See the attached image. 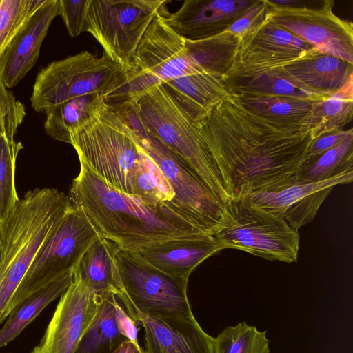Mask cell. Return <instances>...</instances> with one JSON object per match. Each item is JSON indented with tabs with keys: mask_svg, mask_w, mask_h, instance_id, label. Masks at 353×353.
<instances>
[{
	"mask_svg": "<svg viewBox=\"0 0 353 353\" xmlns=\"http://www.w3.org/2000/svg\"><path fill=\"white\" fill-rule=\"evenodd\" d=\"M199 127L230 199L295 183L314 140L309 127L265 119L232 94Z\"/></svg>",
	"mask_w": 353,
	"mask_h": 353,
	"instance_id": "obj_1",
	"label": "cell"
},
{
	"mask_svg": "<svg viewBox=\"0 0 353 353\" xmlns=\"http://www.w3.org/2000/svg\"><path fill=\"white\" fill-rule=\"evenodd\" d=\"M79 163L70 187V204L119 248L137 252L161 241L205 234L170 206L147 205L113 188Z\"/></svg>",
	"mask_w": 353,
	"mask_h": 353,
	"instance_id": "obj_2",
	"label": "cell"
},
{
	"mask_svg": "<svg viewBox=\"0 0 353 353\" xmlns=\"http://www.w3.org/2000/svg\"><path fill=\"white\" fill-rule=\"evenodd\" d=\"M70 140L79 161L113 188L151 205L169 199L168 182L109 107L92 122L72 132Z\"/></svg>",
	"mask_w": 353,
	"mask_h": 353,
	"instance_id": "obj_3",
	"label": "cell"
},
{
	"mask_svg": "<svg viewBox=\"0 0 353 353\" xmlns=\"http://www.w3.org/2000/svg\"><path fill=\"white\" fill-rule=\"evenodd\" d=\"M71 207L55 188H35L19 199L1 222L0 325L12 310L14 294L37 251Z\"/></svg>",
	"mask_w": 353,
	"mask_h": 353,
	"instance_id": "obj_4",
	"label": "cell"
},
{
	"mask_svg": "<svg viewBox=\"0 0 353 353\" xmlns=\"http://www.w3.org/2000/svg\"><path fill=\"white\" fill-rule=\"evenodd\" d=\"M134 110L153 137L184 159L214 196L224 205L230 199L218 167L199 125L170 96L155 85L133 101Z\"/></svg>",
	"mask_w": 353,
	"mask_h": 353,
	"instance_id": "obj_5",
	"label": "cell"
},
{
	"mask_svg": "<svg viewBox=\"0 0 353 353\" xmlns=\"http://www.w3.org/2000/svg\"><path fill=\"white\" fill-rule=\"evenodd\" d=\"M110 109L130 129L135 141L168 181L174 192L172 203L178 212L205 234L214 235L223 222L225 205L184 159L147 131L132 103Z\"/></svg>",
	"mask_w": 353,
	"mask_h": 353,
	"instance_id": "obj_6",
	"label": "cell"
},
{
	"mask_svg": "<svg viewBox=\"0 0 353 353\" xmlns=\"http://www.w3.org/2000/svg\"><path fill=\"white\" fill-rule=\"evenodd\" d=\"M161 11L142 37L132 68L122 72L114 88L103 95L109 108L133 101L155 85L206 72L190 55L185 39L165 23Z\"/></svg>",
	"mask_w": 353,
	"mask_h": 353,
	"instance_id": "obj_7",
	"label": "cell"
},
{
	"mask_svg": "<svg viewBox=\"0 0 353 353\" xmlns=\"http://www.w3.org/2000/svg\"><path fill=\"white\" fill-rule=\"evenodd\" d=\"M223 250L238 249L270 261H297L300 236L281 216L245 199L225 204L222 224L214 233Z\"/></svg>",
	"mask_w": 353,
	"mask_h": 353,
	"instance_id": "obj_8",
	"label": "cell"
},
{
	"mask_svg": "<svg viewBox=\"0 0 353 353\" xmlns=\"http://www.w3.org/2000/svg\"><path fill=\"white\" fill-rule=\"evenodd\" d=\"M121 302L152 319L194 318L187 295V281L171 276L144 261L136 252L114 253Z\"/></svg>",
	"mask_w": 353,
	"mask_h": 353,
	"instance_id": "obj_9",
	"label": "cell"
},
{
	"mask_svg": "<svg viewBox=\"0 0 353 353\" xmlns=\"http://www.w3.org/2000/svg\"><path fill=\"white\" fill-rule=\"evenodd\" d=\"M121 73V69L104 53L97 57L85 50L52 61L37 75L31 106L36 112L46 114L73 98L103 96L113 88Z\"/></svg>",
	"mask_w": 353,
	"mask_h": 353,
	"instance_id": "obj_10",
	"label": "cell"
},
{
	"mask_svg": "<svg viewBox=\"0 0 353 353\" xmlns=\"http://www.w3.org/2000/svg\"><path fill=\"white\" fill-rule=\"evenodd\" d=\"M168 1L165 0H90L85 32L123 72L133 66L139 44Z\"/></svg>",
	"mask_w": 353,
	"mask_h": 353,
	"instance_id": "obj_11",
	"label": "cell"
},
{
	"mask_svg": "<svg viewBox=\"0 0 353 353\" xmlns=\"http://www.w3.org/2000/svg\"><path fill=\"white\" fill-rule=\"evenodd\" d=\"M96 228L72 205L37 251L12 303L24 298L63 274L73 271L81 256L99 236Z\"/></svg>",
	"mask_w": 353,
	"mask_h": 353,
	"instance_id": "obj_12",
	"label": "cell"
},
{
	"mask_svg": "<svg viewBox=\"0 0 353 353\" xmlns=\"http://www.w3.org/2000/svg\"><path fill=\"white\" fill-rule=\"evenodd\" d=\"M268 18L275 25L307 41L319 52L353 64V26L333 12L334 1L323 0L305 8L270 5Z\"/></svg>",
	"mask_w": 353,
	"mask_h": 353,
	"instance_id": "obj_13",
	"label": "cell"
},
{
	"mask_svg": "<svg viewBox=\"0 0 353 353\" xmlns=\"http://www.w3.org/2000/svg\"><path fill=\"white\" fill-rule=\"evenodd\" d=\"M60 297L45 334L30 353H74L101 301L74 275Z\"/></svg>",
	"mask_w": 353,
	"mask_h": 353,
	"instance_id": "obj_14",
	"label": "cell"
},
{
	"mask_svg": "<svg viewBox=\"0 0 353 353\" xmlns=\"http://www.w3.org/2000/svg\"><path fill=\"white\" fill-rule=\"evenodd\" d=\"M353 171H348L319 182H295L266 192L250 194L244 198L251 205L278 215L293 229L310 223L334 186L352 182Z\"/></svg>",
	"mask_w": 353,
	"mask_h": 353,
	"instance_id": "obj_15",
	"label": "cell"
},
{
	"mask_svg": "<svg viewBox=\"0 0 353 353\" xmlns=\"http://www.w3.org/2000/svg\"><path fill=\"white\" fill-rule=\"evenodd\" d=\"M314 47L275 25L268 18L255 31L241 40L235 61L224 76L284 67Z\"/></svg>",
	"mask_w": 353,
	"mask_h": 353,
	"instance_id": "obj_16",
	"label": "cell"
},
{
	"mask_svg": "<svg viewBox=\"0 0 353 353\" xmlns=\"http://www.w3.org/2000/svg\"><path fill=\"white\" fill-rule=\"evenodd\" d=\"M256 0H185L174 13L164 6L161 14L178 34L190 41L227 30Z\"/></svg>",
	"mask_w": 353,
	"mask_h": 353,
	"instance_id": "obj_17",
	"label": "cell"
},
{
	"mask_svg": "<svg viewBox=\"0 0 353 353\" xmlns=\"http://www.w3.org/2000/svg\"><path fill=\"white\" fill-rule=\"evenodd\" d=\"M122 303L144 329L145 353H214V337L203 331L194 317L152 319Z\"/></svg>",
	"mask_w": 353,
	"mask_h": 353,
	"instance_id": "obj_18",
	"label": "cell"
},
{
	"mask_svg": "<svg viewBox=\"0 0 353 353\" xmlns=\"http://www.w3.org/2000/svg\"><path fill=\"white\" fill-rule=\"evenodd\" d=\"M59 15V0H45L13 37L0 57V80L7 88L15 86L35 65L50 24Z\"/></svg>",
	"mask_w": 353,
	"mask_h": 353,
	"instance_id": "obj_19",
	"label": "cell"
},
{
	"mask_svg": "<svg viewBox=\"0 0 353 353\" xmlns=\"http://www.w3.org/2000/svg\"><path fill=\"white\" fill-rule=\"evenodd\" d=\"M223 248L212 234H197L161 241L136 252L164 273L188 281L192 272Z\"/></svg>",
	"mask_w": 353,
	"mask_h": 353,
	"instance_id": "obj_20",
	"label": "cell"
},
{
	"mask_svg": "<svg viewBox=\"0 0 353 353\" xmlns=\"http://www.w3.org/2000/svg\"><path fill=\"white\" fill-rule=\"evenodd\" d=\"M308 91L327 99L353 78V64L314 48L283 67Z\"/></svg>",
	"mask_w": 353,
	"mask_h": 353,
	"instance_id": "obj_21",
	"label": "cell"
},
{
	"mask_svg": "<svg viewBox=\"0 0 353 353\" xmlns=\"http://www.w3.org/2000/svg\"><path fill=\"white\" fill-rule=\"evenodd\" d=\"M162 85L198 125L230 94L223 77L208 72L176 78Z\"/></svg>",
	"mask_w": 353,
	"mask_h": 353,
	"instance_id": "obj_22",
	"label": "cell"
},
{
	"mask_svg": "<svg viewBox=\"0 0 353 353\" xmlns=\"http://www.w3.org/2000/svg\"><path fill=\"white\" fill-rule=\"evenodd\" d=\"M223 81L232 95L278 96L316 101L326 99L301 85L283 67L263 69L241 75L225 76Z\"/></svg>",
	"mask_w": 353,
	"mask_h": 353,
	"instance_id": "obj_23",
	"label": "cell"
},
{
	"mask_svg": "<svg viewBox=\"0 0 353 353\" xmlns=\"http://www.w3.org/2000/svg\"><path fill=\"white\" fill-rule=\"evenodd\" d=\"M116 245L101 235L84 252L73 270L88 288L100 297L119 292L114 253Z\"/></svg>",
	"mask_w": 353,
	"mask_h": 353,
	"instance_id": "obj_24",
	"label": "cell"
},
{
	"mask_svg": "<svg viewBox=\"0 0 353 353\" xmlns=\"http://www.w3.org/2000/svg\"><path fill=\"white\" fill-rule=\"evenodd\" d=\"M108 108L101 94L69 99L46 112L44 130L53 139L70 144L72 132L92 122Z\"/></svg>",
	"mask_w": 353,
	"mask_h": 353,
	"instance_id": "obj_25",
	"label": "cell"
},
{
	"mask_svg": "<svg viewBox=\"0 0 353 353\" xmlns=\"http://www.w3.org/2000/svg\"><path fill=\"white\" fill-rule=\"evenodd\" d=\"M72 279L73 271L66 272L14 305L0 330V349L15 339L49 304L61 296Z\"/></svg>",
	"mask_w": 353,
	"mask_h": 353,
	"instance_id": "obj_26",
	"label": "cell"
},
{
	"mask_svg": "<svg viewBox=\"0 0 353 353\" xmlns=\"http://www.w3.org/2000/svg\"><path fill=\"white\" fill-rule=\"evenodd\" d=\"M353 116V78L326 99L317 101L303 125L313 130L314 140L343 130Z\"/></svg>",
	"mask_w": 353,
	"mask_h": 353,
	"instance_id": "obj_27",
	"label": "cell"
},
{
	"mask_svg": "<svg viewBox=\"0 0 353 353\" xmlns=\"http://www.w3.org/2000/svg\"><path fill=\"white\" fill-rule=\"evenodd\" d=\"M232 96L246 109L265 119L279 123L302 125L317 101L278 96Z\"/></svg>",
	"mask_w": 353,
	"mask_h": 353,
	"instance_id": "obj_28",
	"label": "cell"
},
{
	"mask_svg": "<svg viewBox=\"0 0 353 353\" xmlns=\"http://www.w3.org/2000/svg\"><path fill=\"white\" fill-rule=\"evenodd\" d=\"M185 40L190 55L205 71L222 77L232 67L241 43L228 30L201 40Z\"/></svg>",
	"mask_w": 353,
	"mask_h": 353,
	"instance_id": "obj_29",
	"label": "cell"
},
{
	"mask_svg": "<svg viewBox=\"0 0 353 353\" xmlns=\"http://www.w3.org/2000/svg\"><path fill=\"white\" fill-rule=\"evenodd\" d=\"M113 295L101 298L98 311L74 353H112L121 343L128 341L117 328Z\"/></svg>",
	"mask_w": 353,
	"mask_h": 353,
	"instance_id": "obj_30",
	"label": "cell"
},
{
	"mask_svg": "<svg viewBox=\"0 0 353 353\" xmlns=\"http://www.w3.org/2000/svg\"><path fill=\"white\" fill-rule=\"evenodd\" d=\"M348 171H353V134L323 154L306 159L296 182L323 181Z\"/></svg>",
	"mask_w": 353,
	"mask_h": 353,
	"instance_id": "obj_31",
	"label": "cell"
},
{
	"mask_svg": "<svg viewBox=\"0 0 353 353\" xmlns=\"http://www.w3.org/2000/svg\"><path fill=\"white\" fill-rule=\"evenodd\" d=\"M267 331L242 321L214 337V353H270Z\"/></svg>",
	"mask_w": 353,
	"mask_h": 353,
	"instance_id": "obj_32",
	"label": "cell"
},
{
	"mask_svg": "<svg viewBox=\"0 0 353 353\" xmlns=\"http://www.w3.org/2000/svg\"><path fill=\"white\" fill-rule=\"evenodd\" d=\"M23 146L21 142L0 134V222L8 216L18 200L16 185V162Z\"/></svg>",
	"mask_w": 353,
	"mask_h": 353,
	"instance_id": "obj_33",
	"label": "cell"
},
{
	"mask_svg": "<svg viewBox=\"0 0 353 353\" xmlns=\"http://www.w3.org/2000/svg\"><path fill=\"white\" fill-rule=\"evenodd\" d=\"M45 0H0V57L13 37Z\"/></svg>",
	"mask_w": 353,
	"mask_h": 353,
	"instance_id": "obj_34",
	"label": "cell"
},
{
	"mask_svg": "<svg viewBox=\"0 0 353 353\" xmlns=\"http://www.w3.org/2000/svg\"><path fill=\"white\" fill-rule=\"evenodd\" d=\"M26 115L24 105L0 80V134L14 139Z\"/></svg>",
	"mask_w": 353,
	"mask_h": 353,
	"instance_id": "obj_35",
	"label": "cell"
},
{
	"mask_svg": "<svg viewBox=\"0 0 353 353\" xmlns=\"http://www.w3.org/2000/svg\"><path fill=\"white\" fill-rule=\"evenodd\" d=\"M59 16L61 17L69 35L75 38L85 32L90 0H59Z\"/></svg>",
	"mask_w": 353,
	"mask_h": 353,
	"instance_id": "obj_36",
	"label": "cell"
},
{
	"mask_svg": "<svg viewBox=\"0 0 353 353\" xmlns=\"http://www.w3.org/2000/svg\"><path fill=\"white\" fill-rule=\"evenodd\" d=\"M268 11L266 0H256L227 30L242 40L266 21Z\"/></svg>",
	"mask_w": 353,
	"mask_h": 353,
	"instance_id": "obj_37",
	"label": "cell"
},
{
	"mask_svg": "<svg viewBox=\"0 0 353 353\" xmlns=\"http://www.w3.org/2000/svg\"><path fill=\"white\" fill-rule=\"evenodd\" d=\"M112 304L118 332L128 341L139 345L138 325L139 323L130 316L121 301L115 295L112 296Z\"/></svg>",
	"mask_w": 353,
	"mask_h": 353,
	"instance_id": "obj_38",
	"label": "cell"
},
{
	"mask_svg": "<svg viewBox=\"0 0 353 353\" xmlns=\"http://www.w3.org/2000/svg\"><path fill=\"white\" fill-rule=\"evenodd\" d=\"M352 134H353V130L352 128H350L349 130H342L319 137V138L313 140L310 144L307 150L306 159L323 154L340 143Z\"/></svg>",
	"mask_w": 353,
	"mask_h": 353,
	"instance_id": "obj_39",
	"label": "cell"
},
{
	"mask_svg": "<svg viewBox=\"0 0 353 353\" xmlns=\"http://www.w3.org/2000/svg\"><path fill=\"white\" fill-rule=\"evenodd\" d=\"M112 353H145V351L139 345L130 341L121 343Z\"/></svg>",
	"mask_w": 353,
	"mask_h": 353,
	"instance_id": "obj_40",
	"label": "cell"
},
{
	"mask_svg": "<svg viewBox=\"0 0 353 353\" xmlns=\"http://www.w3.org/2000/svg\"><path fill=\"white\" fill-rule=\"evenodd\" d=\"M1 259V222H0V263Z\"/></svg>",
	"mask_w": 353,
	"mask_h": 353,
	"instance_id": "obj_41",
	"label": "cell"
}]
</instances>
